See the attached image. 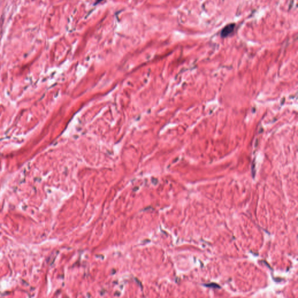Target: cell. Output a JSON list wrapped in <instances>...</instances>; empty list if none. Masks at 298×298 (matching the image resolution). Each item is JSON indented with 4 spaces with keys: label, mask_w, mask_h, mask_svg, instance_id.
Here are the masks:
<instances>
[{
    "label": "cell",
    "mask_w": 298,
    "mask_h": 298,
    "mask_svg": "<svg viewBox=\"0 0 298 298\" xmlns=\"http://www.w3.org/2000/svg\"><path fill=\"white\" fill-rule=\"evenodd\" d=\"M235 24H229L225 26L221 32V36L222 37H225L229 35L231 33H233L234 30Z\"/></svg>",
    "instance_id": "1"
}]
</instances>
